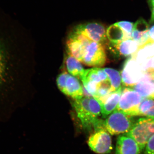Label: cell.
<instances>
[{
    "mask_svg": "<svg viewBox=\"0 0 154 154\" xmlns=\"http://www.w3.org/2000/svg\"><path fill=\"white\" fill-rule=\"evenodd\" d=\"M107 38L112 44H117L125 40L123 30L116 24L111 25L106 30Z\"/></svg>",
    "mask_w": 154,
    "mask_h": 154,
    "instance_id": "cell-18",
    "label": "cell"
},
{
    "mask_svg": "<svg viewBox=\"0 0 154 154\" xmlns=\"http://www.w3.org/2000/svg\"><path fill=\"white\" fill-rule=\"evenodd\" d=\"M106 61L105 46L91 41L86 47L82 63L88 66L99 68L105 65Z\"/></svg>",
    "mask_w": 154,
    "mask_h": 154,
    "instance_id": "cell-5",
    "label": "cell"
},
{
    "mask_svg": "<svg viewBox=\"0 0 154 154\" xmlns=\"http://www.w3.org/2000/svg\"><path fill=\"white\" fill-rule=\"evenodd\" d=\"M154 82V69L149 68L145 72Z\"/></svg>",
    "mask_w": 154,
    "mask_h": 154,
    "instance_id": "cell-25",
    "label": "cell"
},
{
    "mask_svg": "<svg viewBox=\"0 0 154 154\" xmlns=\"http://www.w3.org/2000/svg\"><path fill=\"white\" fill-rule=\"evenodd\" d=\"M108 79V76L104 69L96 67L85 70L81 80L83 85L91 84L98 86L100 83Z\"/></svg>",
    "mask_w": 154,
    "mask_h": 154,
    "instance_id": "cell-15",
    "label": "cell"
},
{
    "mask_svg": "<svg viewBox=\"0 0 154 154\" xmlns=\"http://www.w3.org/2000/svg\"><path fill=\"white\" fill-rule=\"evenodd\" d=\"M109 48H111V51L116 55L128 58L136 59L137 52L140 50L138 45L131 38L125 39L117 44L109 43Z\"/></svg>",
    "mask_w": 154,
    "mask_h": 154,
    "instance_id": "cell-10",
    "label": "cell"
},
{
    "mask_svg": "<svg viewBox=\"0 0 154 154\" xmlns=\"http://www.w3.org/2000/svg\"><path fill=\"white\" fill-rule=\"evenodd\" d=\"M150 4L152 8H154V0H150Z\"/></svg>",
    "mask_w": 154,
    "mask_h": 154,
    "instance_id": "cell-27",
    "label": "cell"
},
{
    "mask_svg": "<svg viewBox=\"0 0 154 154\" xmlns=\"http://www.w3.org/2000/svg\"><path fill=\"white\" fill-rule=\"evenodd\" d=\"M90 97H83L76 99L74 103V107L77 116L82 122L83 127L90 129L94 127L96 131L105 129L104 121H102L98 117L100 113L94 110L89 104Z\"/></svg>",
    "mask_w": 154,
    "mask_h": 154,
    "instance_id": "cell-1",
    "label": "cell"
},
{
    "mask_svg": "<svg viewBox=\"0 0 154 154\" xmlns=\"http://www.w3.org/2000/svg\"><path fill=\"white\" fill-rule=\"evenodd\" d=\"M115 24L123 30L125 35V39L131 38V34L134 25L133 23L127 21H121L116 23Z\"/></svg>",
    "mask_w": 154,
    "mask_h": 154,
    "instance_id": "cell-21",
    "label": "cell"
},
{
    "mask_svg": "<svg viewBox=\"0 0 154 154\" xmlns=\"http://www.w3.org/2000/svg\"><path fill=\"white\" fill-rule=\"evenodd\" d=\"M103 69L107 74L113 91H116L122 88V84L120 73L113 69L106 68Z\"/></svg>",
    "mask_w": 154,
    "mask_h": 154,
    "instance_id": "cell-19",
    "label": "cell"
},
{
    "mask_svg": "<svg viewBox=\"0 0 154 154\" xmlns=\"http://www.w3.org/2000/svg\"><path fill=\"white\" fill-rule=\"evenodd\" d=\"M88 145L96 153L106 154L112 149V140L109 133L105 129L96 131L88 140Z\"/></svg>",
    "mask_w": 154,
    "mask_h": 154,
    "instance_id": "cell-9",
    "label": "cell"
},
{
    "mask_svg": "<svg viewBox=\"0 0 154 154\" xmlns=\"http://www.w3.org/2000/svg\"><path fill=\"white\" fill-rule=\"evenodd\" d=\"M133 139L143 150L149 140L154 135V119L142 117L135 121L131 129L125 134Z\"/></svg>",
    "mask_w": 154,
    "mask_h": 154,
    "instance_id": "cell-2",
    "label": "cell"
},
{
    "mask_svg": "<svg viewBox=\"0 0 154 154\" xmlns=\"http://www.w3.org/2000/svg\"><path fill=\"white\" fill-rule=\"evenodd\" d=\"M0 58H1V57H0ZM1 59H0V72H1Z\"/></svg>",
    "mask_w": 154,
    "mask_h": 154,
    "instance_id": "cell-28",
    "label": "cell"
},
{
    "mask_svg": "<svg viewBox=\"0 0 154 154\" xmlns=\"http://www.w3.org/2000/svg\"><path fill=\"white\" fill-rule=\"evenodd\" d=\"M139 116L154 119V100L144 99L139 108Z\"/></svg>",
    "mask_w": 154,
    "mask_h": 154,
    "instance_id": "cell-20",
    "label": "cell"
},
{
    "mask_svg": "<svg viewBox=\"0 0 154 154\" xmlns=\"http://www.w3.org/2000/svg\"><path fill=\"white\" fill-rule=\"evenodd\" d=\"M132 89L140 94L144 99H154V82L145 72Z\"/></svg>",
    "mask_w": 154,
    "mask_h": 154,
    "instance_id": "cell-14",
    "label": "cell"
},
{
    "mask_svg": "<svg viewBox=\"0 0 154 154\" xmlns=\"http://www.w3.org/2000/svg\"><path fill=\"white\" fill-rule=\"evenodd\" d=\"M136 59L129 58L125 62L120 72L122 86L132 88L141 79L144 74L139 67Z\"/></svg>",
    "mask_w": 154,
    "mask_h": 154,
    "instance_id": "cell-7",
    "label": "cell"
},
{
    "mask_svg": "<svg viewBox=\"0 0 154 154\" xmlns=\"http://www.w3.org/2000/svg\"><path fill=\"white\" fill-rule=\"evenodd\" d=\"M69 75L67 72H64L59 75L57 79V83L58 87L62 93H63L64 90L66 80Z\"/></svg>",
    "mask_w": 154,
    "mask_h": 154,
    "instance_id": "cell-22",
    "label": "cell"
},
{
    "mask_svg": "<svg viewBox=\"0 0 154 154\" xmlns=\"http://www.w3.org/2000/svg\"><path fill=\"white\" fill-rule=\"evenodd\" d=\"M91 41L87 36L73 30L67 40L68 54L82 63L86 47Z\"/></svg>",
    "mask_w": 154,
    "mask_h": 154,
    "instance_id": "cell-8",
    "label": "cell"
},
{
    "mask_svg": "<svg viewBox=\"0 0 154 154\" xmlns=\"http://www.w3.org/2000/svg\"><path fill=\"white\" fill-rule=\"evenodd\" d=\"M144 98L132 88H124L116 110L129 116H139V108Z\"/></svg>",
    "mask_w": 154,
    "mask_h": 154,
    "instance_id": "cell-4",
    "label": "cell"
},
{
    "mask_svg": "<svg viewBox=\"0 0 154 154\" xmlns=\"http://www.w3.org/2000/svg\"><path fill=\"white\" fill-rule=\"evenodd\" d=\"M134 122L132 116L116 109L106 118L104 121V126L110 134H123L131 129Z\"/></svg>",
    "mask_w": 154,
    "mask_h": 154,
    "instance_id": "cell-3",
    "label": "cell"
},
{
    "mask_svg": "<svg viewBox=\"0 0 154 154\" xmlns=\"http://www.w3.org/2000/svg\"><path fill=\"white\" fill-rule=\"evenodd\" d=\"M149 25L143 19L138 20L134 25L131 39L138 45L140 50L148 45Z\"/></svg>",
    "mask_w": 154,
    "mask_h": 154,
    "instance_id": "cell-11",
    "label": "cell"
},
{
    "mask_svg": "<svg viewBox=\"0 0 154 154\" xmlns=\"http://www.w3.org/2000/svg\"><path fill=\"white\" fill-rule=\"evenodd\" d=\"M148 45H152L154 43V25L152 26L149 31Z\"/></svg>",
    "mask_w": 154,
    "mask_h": 154,
    "instance_id": "cell-24",
    "label": "cell"
},
{
    "mask_svg": "<svg viewBox=\"0 0 154 154\" xmlns=\"http://www.w3.org/2000/svg\"><path fill=\"white\" fill-rule=\"evenodd\" d=\"M143 154H154V135L150 138L144 149Z\"/></svg>",
    "mask_w": 154,
    "mask_h": 154,
    "instance_id": "cell-23",
    "label": "cell"
},
{
    "mask_svg": "<svg viewBox=\"0 0 154 154\" xmlns=\"http://www.w3.org/2000/svg\"><path fill=\"white\" fill-rule=\"evenodd\" d=\"M63 93L73 99H79L84 97V90L77 78L69 75L66 80Z\"/></svg>",
    "mask_w": 154,
    "mask_h": 154,
    "instance_id": "cell-16",
    "label": "cell"
},
{
    "mask_svg": "<svg viewBox=\"0 0 154 154\" xmlns=\"http://www.w3.org/2000/svg\"><path fill=\"white\" fill-rule=\"evenodd\" d=\"M150 23H154V8L152 10L151 18Z\"/></svg>",
    "mask_w": 154,
    "mask_h": 154,
    "instance_id": "cell-26",
    "label": "cell"
},
{
    "mask_svg": "<svg viewBox=\"0 0 154 154\" xmlns=\"http://www.w3.org/2000/svg\"><path fill=\"white\" fill-rule=\"evenodd\" d=\"M122 88L110 93L99 102L101 106V114L103 118H107L116 110L121 97Z\"/></svg>",
    "mask_w": 154,
    "mask_h": 154,
    "instance_id": "cell-13",
    "label": "cell"
},
{
    "mask_svg": "<svg viewBox=\"0 0 154 154\" xmlns=\"http://www.w3.org/2000/svg\"><path fill=\"white\" fill-rule=\"evenodd\" d=\"M140 148L130 137L122 134L117 138L115 154H140Z\"/></svg>",
    "mask_w": 154,
    "mask_h": 154,
    "instance_id": "cell-12",
    "label": "cell"
},
{
    "mask_svg": "<svg viewBox=\"0 0 154 154\" xmlns=\"http://www.w3.org/2000/svg\"><path fill=\"white\" fill-rule=\"evenodd\" d=\"M66 63L68 71L73 76L82 79L85 70L84 69L79 61L70 54H68Z\"/></svg>",
    "mask_w": 154,
    "mask_h": 154,
    "instance_id": "cell-17",
    "label": "cell"
},
{
    "mask_svg": "<svg viewBox=\"0 0 154 154\" xmlns=\"http://www.w3.org/2000/svg\"><path fill=\"white\" fill-rule=\"evenodd\" d=\"M87 36L92 41L105 46L108 45L106 29L102 24L97 22H89L77 25L73 30Z\"/></svg>",
    "mask_w": 154,
    "mask_h": 154,
    "instance_id": "cell-6",
    "label": "cell"
}]
</instances>
